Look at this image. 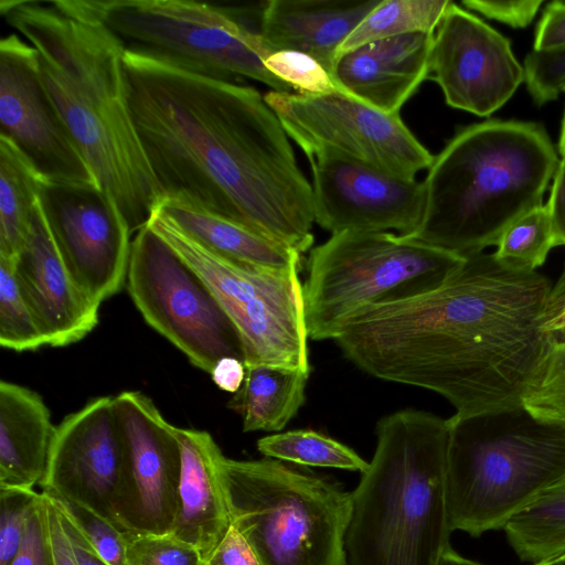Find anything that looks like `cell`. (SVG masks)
Here are the masks:
<instances>
[{"label":"cell","instance_id":"cell-49","mask_svg":"<svg viewBox=\"0 0 565 565\" xmlns=\"http://www.w3.org/2000/svg\"><path fill=\"white\" fill-rule=\"evenodd\" d=\"M202 565H209V564H207V563H204V564H202Z\"/></svg>","mask_w":565,"mask_h":565},{"label":"cell","instance_id":"cell-24","mask_svg":"<svg viewBox=\"0 0 565 565\" xmlns=\"http://www.w3.org/2000/svg\"><path fill=\"white\" fill-rule=\"evenodd\" d=\"M158 209L198 245L235 266L268 271L301 267L298 252L185 201L164 198Z\"/></svg>","mask_w":565,"mask_h":565},{"label":"cell","instance_id":"cell-41","mask_svg":"<svg viewBox=\"0 0 565 565\" xmlns=\"http://www.w3.org/2000/svg\"><path fill=\"white\" fill-rule=\"evenodd\" d=\"M206 563L209 565H262L250 544L232 524Z\"/></svg>","mask_w":565,"mask_h":565},{"label":"cell","instance_id":"cell-15","mask_svg":"<svg viewBox=\"0 0 565 565\" xmlns=\"http://www.w3.org/2000/svg\"><path fill=\"white\" fill-rule=\"evenodd\" d=\"M126 472V446L114 397L102 396L56 427L42 492L78 503L114 523Z\"/></svg>","mask_w":565,"mask_h":565},{"label":"cell","instance_id":"cell-23","mask_svg":"<svg viewBox=\"0 0 565 565\" xmlns=\"http://www.w3.org/2000/svg\"><path fill=\"white\" fill-rule=\"evenodd\" d=\"M55 427L36 392L0 382V486L33 489L41 482Z\"/></svg>","mask_w":565,"mask_h":565},{"label":"cell","instance_id":"cell-39","mask_svg":"<svg viewBox=\"0 0 565 565\" xmlns=\"http://www.w3.org/2000/svg\"><path fill=\"white\" fill-rule=\"evenodd\" d=\"M542 0L484 1L466 0L462 4L480 14L505 23L512 28H525L539 12Z\"/></svg>","mask_w":565,"mask_h":565},{"label":"cell","instance_id":"cell-36","mask_svg":"<svg viewBox=\"0 0 565 565\" xmlns=\"http://www.w3.org/2000/svg\"><path fill=\"white\" fill-rule=\"evenodd\" d=\"M127 534L125 565H202L200 553L172 534Z\"/></svg>","mask_w":565,"mask_h":565},{"label":"cell","instance_id":"cell-9","mask_svg":"<svg viewBox=\"0 0 565 565\" xmlns=\"http://www.w3.org/2000/svg\"><path fill=\"white\" fill-rule=\"evenodd\" d=\"M125 51L226 82L247 77L275 92L291 87L270 73L271 54L239 9L186 0H85Z\"/></svg>","mask_w":565,"mask_h":565},{"label":"cell","instance_id":"cell-27","mask_svg":"<svg viewBox=\"0 0 565 565\" xmlns=\"http://www.w3.org/2000/svg\"><path fill=\"white\" fill-rule=\"evenodd\" d=\"M522 562L536 563L565 552V477L503 527Z\"/></svg>","mask_w":565,"mask_h":565},{"label":"cell","instance_id":"cell-8","mask_svg":"<svg viewBox=\"0 0 565 565\" xmlns=\"http://www.w3.org/2000/svg\"><path fill=\"white\" fill-rule=\"evenodd\" d=\"M466 258L391 232H342L312 248L303 285L309 338L335 340L349 319L430 291Z\"/></svg>","mask_w":565,"mask_h":565},{"label":"cell","instance_id":"cell-29","mask_svg":"<svg viewBox=\"0 0 565 565\" xmlns=\"http://www.w3.org/2000/svg\"><path fill=\"white\" fill-rule=\"evenodd\" d=\"M257 449L267 458L301 466L335 468L363 473L369 462L349 446L313 429H295L265 436Z\"/></svg>","mask_w":565,"mask_h":565},{"label":"cell","instance_id":"cell-42","mask_svg":"<svg viewBox=\"0 0 565 565\" xmlns=\"http://www.w3.org/2000/svg\"><path fill=\"white\" fill-rule=\"evenodd\" d=\"M546 205L557 246L565 245V158H562L554 174L551 195Z\"/></svg>","mask_w":565,"mask_h":565},{"label":"cell","instance_id":"cell-47","mask_svg":"<svg viewBox=\"0 0 565 565\" xmlns=\"http://www.w3.org/2000/svg\"><path fill=\"white\" fill-rule=\"evenodd\" d=\"M531 565H565V552Z\"/></svg>","mask_w":565,"mask_h":565},{"label":"cell","instance_id":"cell-37","mask_svg":"<svg viewBox=\"0 0 565 565\" xmlns=\"http://www.w3.org/2000/svg\"><path fill=\"white\" fill-rule=\"evenodd\" d=\"M523 67L529 93L537 106L565 93V50H532L526 55Z\"/></svg>","mask_w":565,"mask_h":565},{"label":"cell","instance_id":"cell-48","mask_svg":"<svg viewBox=\"0 0 565 565\" xmlns=\"http://www.w3.org/2000/svg\"><path fill=\"white\" fill-rule=\"evenodd\" d=\"M558 151L562 158H565V111L562 120L561 135L558 141Z\"/></svg>","mask_w":565,"mask_h":565},{"label":"cell","instance_id":"cell-10","mask_svg":"<svg viewBox=\"0 0 565 565\" xmlns=\"http://www.w3.org/2000/svg\"><path fill=\"white\" fill-rule=\"evenodd\" d=\"M148 225L214 292L241 335L246 367L268 365L310 373L300 269L235 266L198 245L158 207Z\"/></svg>","mask_w":565,"mask_h":565},{"label":"cell","instance_id":"cell-7","mask_svg":"<svg viewBox=\"0 0 565 565\" xmlns=\"http://www.w3.org/2000/svg\"><path fill=\"white\" fill-rule=\"evenodd\" d=\"M231 524L262 565H345L353 498L338 484L273 458H225Z\"/></svg>","mask_w":565,"mask_h":565},{"label":"cell","instance_id":"cell-4","mask_svg":"<svg viewBox=\"0 0 565 565\" xmlns=\"http://www.w3.org/2000/svg\"><path fill=\"white\" fill-rule=\"evenodd\" d=\"M544 127L493 119L461 129L434 158L424 212L409 236L470 257L497 245L543 195L559 164Z\"/></svg>","mask_w":565,"mask_h":565},{"label":"cell","instance_id":"cell-45","mask_svg":"<svg viewBox=\"0 0 565 565\" xmlns=\"http://www.w3.org/2000/svg\"><path fill=\"white\" fill-rule=\"evenodd\" d=\"M210 374L216 386L234 394L244 383L246 366L242 360L227 356L221 359Z\"/></svg>","mask_w":565,"mask_h":565},{"label":"cell","instance_id":"cell-35","mask_svg":"<svg viewBox=\"0 0 565 565\" xmlns=\"http://www.w3.org/2000/svg\"><path fill=\"white\" fill-rule=\"evenodd\" d=\"M40 497L33 489L0 486V565H10L19 551Z\"/></svg>","mask_w":565,"mask_h":565},{"label":"cell","instance_id":"cell-25","mask_svg":"<svg viewBox=\"0 0 565 565\" xmlns=\"http://www.w3.org/2000/svg\"><path fill=\"white\" fill-rule=\"evenodd\" d=\"M309 374L268 365L248 366L243 385L227 407L242 417L246 433L279 431L303 405Z\"/></svg>","mask_w":565,"mask_h":565},{"label":"cell","instance_id":"cell-19","mask_svg":"<svg viewBox=\"0 0 565 565\" xmlns=\"http://www.w3.org/2000/svg\"><path fill=\"white\" fill-rule=\"evenodd\" d=\"M12 267L19 290L46 345L78 342L97 326L100 306L73 281L52 237L40 196Z\"/></svg>","mask_w":565,"mask_h":565},{"label":"cell","instance_id":"cell-44","mask_svg":"<svg viewBox=\"0 0 565 565\" xmlns=\"http://www.w3.org/2000/svg\"><path fill=\"white\" fill-rule=\"evenodd\" d=\"M56 507L58 508L61 523L71 542L77 565H110L93 548L71 518L57 504Z\"/></svg>","mask_w":565,"mask_h":565},{"label":"cell","instance_id":"cell-22","mask_svg":"<svg viewBox=\"0 0 565 565\" xmlns=\"http://www.w3.org/2000/svg\"><path fill=\"white\" fill-rule=\"evenodd\" d=\"M381 0H271L264 3L259 35L266 49L297 51L330 74L338 52Z\"/></svg>","mask_w":565,"mask_h":565},{"label":"cell","instance_id":"cell-43","mask_svg":"<svg viewBox=\"0 0 565 565\" xmlns=\"http://www.w3.org/2000/svg\"><path fill=\"white\" fill-rule=\"evenodd\" d=\"M43 494L46 498L55 563L56 565H77L71 542L61 523L58 508L50 495Z\"/></svg>","mask_w":565,"mask_h":565},{"label":"cell","instance_id":"cell-32","mask_svg":"<svg viewBox=\"0 0 565 565\" xmlns=\"http://www.w3.org/2000/svg\"><path fill=\"white\" fill-rule=\"evenodd\" d=\"M522 406L536 419L565 428V341H555L527 385Z\"/></svg>","mask_w":565,"mask_h":565},{"label":"cell","instance_id":"cell-31","mask_svg":"<svg viewBox=\"0 0 565 565\" xmlns=\"http://www.w3.org/2000/svg\"><path fill=\"white\" fill-rule=\"evenodd\" d=\"M0 344L23 352L46 345L17 285L12 259L0 256Z\"/></svg>","mask_w":565,"mask_h":565},{"label":"cell","instance_id":"cell-38","mask_svg":"<svg viewBox=\"0 0 565 565\" xmlns=\"http://www.w3.org/2000/svg\"><path fill=\"white\" fill-rule=\"evenodd\" d=\"M10 565H56L46 498L42 492L29 516L20 548Z\"/></svg>","mask_w":565,"mask_h":565},{"label":"cell","instance_id":"cell-11","mask_svg":"<svg viewBox=\"0 0 565 565\" xmlns=\"http://www.w3.org/2000/svg\"><path fill=\"white\" fill-rule=\"evenodd\" d=\"M126 282L146 322L192 365L211 373L223 358L244 362L241 335L214 292L148 224L134 235Z\"/></svg>","mask_w":565,"mask_h":565},{"label":"cell","instance_id":"cell-18","mask_svg":"<svg viewBox=\"0 0 565 565\" xmlns=\"http://www.w3.org/2000/svg\"><path fill=\"white\" fill-rule=\"evenodd\" d=\"M315 222L332 235L388 232L409 236L424 212V184L330 153L308 158Z\"/></svg>","mask_w":565,"mask_h":565},{"label":"cell","instance_id":"cell-12","mask_svg":"<svg viewBox=\"0 0 565 565\" xmlns=\"http://www.w3.org/2000/svg\"><path fill=\"white\" fill-rule=\"evenodd\" d=\"M264 97L308 158L330 153L403 179H416L434 161L399 114L379 111L339 89L328 94L271 90Z\"/></svg>","mask_w":565,"mask_h":565},{"label":"cell","instance_id":"cell-21","mask_svg":"<svg viewBox=\"0 0 565 565\" xmlns=\"http://www.w3.org/2000/svg\"><path fill=\"white\" fill-rule=\"evenodd\" d=\"M182 467L180 509L172 535L192 545L207 562L231 526L223 467L225 456L204 430L174 428Z\"/></svg>","mask_w":565,"mask_h":565},{"label":"cell","instance_id":"cell-30","mask_svg":"<svg viewBox=\"0 0 565 565\" xmlns=\"http://www.w3.org/2000/svg\"><path fill=\"white\" fill-rule=\"evenodd\" d=\"M557 246L550 211L542 204L522 215L501 235L495 259L504 267L519 271H535L550 250Z\"/></svg>","mask_w":565,"mask_h":565},{"label":"cell","instance_id":"cell-26","mask_svg":"<svg viewBox=\"0 0 565 565\" xmlns=\"http://www.w3.org/2000/svg\"><path fill=\"white\" fill-rule=\"evenodd\" d=\"M44 182L14 142L0 135V256L13 259L21 249Z\"/></svg>","mask_w":565,"mask_h":565},{"label":"cell","instance_id":"cell-40","mask_svg":"<svg viewBox=\"0 0 565 565\" xmlns=\"http://www.w3.org/2000/svg\"><path fill=\"white\" fill-rule=\"evenodd\" d=\"M533 50H565V1H552L545 7L535 30Z\"/></svg>","mask_w":565,"mask_h":565},{"label":"cell","instance_id":"cell-13","mask_svg":"<svg viewBox=\"0 0 565 565\" xmlns=\"http://www.w3.org/2000/svg\"><path fill=\"white\" fill-rule=\"evenodd\" d=\"M40 201L73 281L100 303L127 281L131 231L100 186L44 182Z\"/></svg>","mask_w":565,"mask_h":565},{"label":"cell","instance_id":"cell-14","mask_svg":"<svg viewBox=\"0 0 565 565\" xmlns=\"http://www.w3.org/2000/svg\"><path fill=\"white\" fill-rule=\"evenodd\" d=\"M126 446L118 519L134 535L171 534L180 509L181 449L175 426L141 392L114 396Z\"/></svg>","mask_w":565,"mask_h":565},{"label":"cell","instance_id":"cell-20","mask_svg":"<svg viewBox=\"0 0 565 565\" xmlns=\"http://www.w3.org/2000/svg\"><path fill=\"white\" fill-rule=\"evenodd\" d=\"M435 33L416 32L358 46L337 56V89L385 114H399L429 75Z\"/></svg>","mask_w":565,"mask_h":565},{"label":"cell","instance_id":"cell-46","mask_svg":"<svg viewBox=\"0 0 565 565\" xmlns=\"http://www.w3.org/2000/svg\"><path fill=\"white\" fill-rule=\"evenodd\" d=\"M543 329L554 341H565V292L548 296L543 315Z\"/></svg>","mask_w":565,"mask_h":565},{"label":"cell","instance_id":"cell-16","mask_svg":"<svg viewBox=\"0 0 565 565\" xmlns=\"http://www.w3.org/2000/svg\"><path fill=\"white\" fill-rule=\"evenodd\" d=\"M0 126L46 182L99 186L43 85L34 47L15 33L0 41Z\"/></svg>","mask_w":565,"mask_h":565},{"label":"cell","instance_id":"cell-34","mask_svg":"<svg viewBox=\"0 0 565 565\" xmlns=\"http://www.w3.org/2000/svg\"><path fill=\"white\" fill-rule=\"evenodd\" d=\"M264 64L299 94H328L337 89L329 72L313 57L297 51H277Z\"/></svg>","mask_w":565,"mask_h":565},{"label":"cell","instance_id":"cell-28","mask_svg":"<svg viewBox=\"0 0 565 565\" xmlns=\"http://www.w3.org/2000/svg\"><path fill=\"white\" fill-rule=\"evenodd\" d=\"M449 0H381L341 45L338 55L363 44L398 35L435 33Z\"/></svg>","mask_w":565,"mask_h":565},{"label":"cell","instance_id":"cell-6","mask_svg":"<svg viewBox=\"0 0 565 565\" xmlns=\"http://www.w3.org/2000/svg\"><path fill=\"white\" fill-rule=\"evenodd\" d=\"M448 422L446 500L451 531L473 537L508 521L565 477V428L523 406Z\"/></svg>","mask_w":565,"mask_h":565},{"label":"cell","instance_id":"cell-3","mask_svg":"<svg viewBox=\"0 0 565 565\" xmlns=\"http://www.w3.org/2000/svg\"><path fill=\"white\" fill-rule=\"evenodd\" d=\"M0 12L34 47L50 98L136 234L163 195L131 114L122 43L85 0H2Z\"/></svg>","mask_w":565,"mask_h":565},{"label":"cell","instance_id":"cell-17","mask_svg":"<svg viewBox=\"0 0 565 565\" xmlns=\"http://www.w3.org/2000/svg\"><path fill=\"white\" fill-rule=\"evenodd\" d=\"M429 74L450 107L480 117L502 107L525 81L510 41L452 1L434 34Z\"/></svg>","mask_w":565,"mask_h":565},{"label":"cell","instance_id":"cell-1","mask_svg":"<svg viewBox=\"0 0 565 565\" xmlns=\"http://www.w3.org/2000/svg\"><path fill=\"white\" fill-rule=\"evenodd\" d=\"M125 68L134 121L163 199L299 254L312 246V185L257 89L130 52Z\"/></svg>","mask_w":565,"mask_h":565},{"label":"cell","instance_id":"cell-33","mask_svg":"<svg viewBox=\"0 0 565 565\" xmlns=\"http://www.w3.org/2000/svg\"><path fill=\"white\" fill-rule=\"evenodd\" d=\"M71 518L99 556L110 565H125L127 534L114 523L78 503L51 497Z\"/></svg>","mask_w":565,"mask_h":565},{"label":"cell","instance_id":"cell-2","mask_svg":"<svg viewBox=\"0 0 565 565\" xmlns=\"http://www.w3.org/2000/svg\"><path fill=\"white\" fill-rule=\"evenodd\" d=\"M551 281L467 257L439 287L364 309L334 342L363 372L445 397L456 415L522 406L554 340L543 329Z\"/></svg>","mask_w":565,"mask_h":565},{"label":"cell","instance_id":"cell-5","mask_svg":"<svg viewBox=\"0 0 565 565\" xmlns=\"http://www.w3.org/2000/svg\"><path fill=\"white\" fill-rule=\"evenodd\" d=\"M448 422L418 409L376 425V448L352 492L345 565H440L450 547Z\"/></svg>","mask_w":565,"mask_h":565}]
</instances>
